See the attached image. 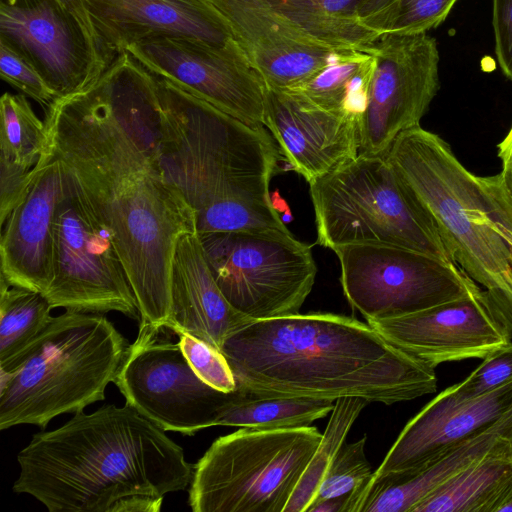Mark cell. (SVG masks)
<instances>
[{"label": "cell", "mask_w": 512, "mask_h": 512, "mask_svg": "<svg viewBox=\"0 0 512 512\" xmlns=\"http://www.w3.org/2000/svg\"><path fill=\"white\" fill-rule=\"evenodd\" d=\"M31 170L0 156V224L4 225L13 209L23 199L31 178Z\"/></svg>", "instance_id": "d590c367"}, {"label": "cell", "mask_w": 512, "mask_h": 512, "mask_svg": "<svg viewBox=\"0 0 512 512\" xmlns=\"http://www.w3.org/2000/svg\"><path fill=\"white\" fill-rule=\"evenodd\" d=\"M177 335L184 356L200 379L225 393L237 389L233 371L220 350L189 333L180 332Z\"/></svg>", "instance_id": "1f68e13d"}, {"label": "cell", "mask_w": 512, "mask_h": 512, "mask_svg": "<svg viewBox=\"0 0 512 512\" xmlns=\"http://www.w3.org/2000/svg\"><path fill=\"white\" fill-rule=\"evenodd\" d=\"M264 126L290 167L308 183L360 152L359 118L322 109L293 91L266 87Z\"/></svg>", "instance_id": "d6986e66"}, {"label": "cell", "mask_w": 512, "mask_h": 512, "mask_svg": "<svg viewBox=\"0 0 512 512\" xmlns=\"http://www.w3.org/2000/svg\"><path fill=\"white\" fill-rule=\"evenodd\" d=\"M497 512H512V494L508 499L498 508Z\"/></svg>", "instance_id": "b9f144b4"}, {"label": "cell", "mask_w": 512, "mask_h": 512, "mask_svg": "<svg viewBox=\"0 0 512 512\" xmlns=\"http://www.w3.org/2000/svg\"><path fill=\"white\" fill-rule=\"evenodd\" d=\"M221 352L237 387L259 397H360L391 405L437 390L435 368L344 315L253 320L231 333Z\"/></svg>", "instance_id": "7a4b0ae2"}, {"label": "cell", "mask_w": 512, "mask_h": 512, "mask_svg": "<svg viewBox=\"0 0 512 512\" xmlns=\"http://www.w3.org/2000/svg\"><path fill=\"white\" fill-rule=\"evenodd\" d=\"M0 41L26 58L57 98L84 91L110 65L95 38L58 0L0 3Z\"/></svg>", "instance_id": "9a60e30c"}, {"label": "cell", "mask_w": 512, "mask_h": 512, "mask_svg": "<svg viewBox=\"0 0 512 512\" xmlns=\"http://www.w3.org/2000/svg\"><path fill=\"white\" fill-rule=\"evenodd\" d=\"M0 75L2 80L48 108L57 98L35 67L21 54L0 41Z\"/></svg>", "instance_id": "d6a6232c"}, {"label": "cell", "mask_w": 512, "mask_h": 512, "mask_svg": "<svg viewBox=\"0 0 512 512\" xmlns=\"http://www.w3.org/2000/svg\"><path fill=\"white\" fill-rule=\"evenodd\" d=\"M512 380V341L482 358L481 363L462 381L455 383L464 396L488 393Z\"/></svg>", "instance_id": "836d02e7"}, {"label": "cell", "mask_w": 512, "mask_h": 512, "mask_svg": "<svg viewBox=\"0 0 512 512\" xmlns=\"http://www.w3.org/2000/svg\"><path fill=\"white\" fill-rule=\"evenodd\" d=\"M366 440L367 436L364 435L355 442L342 445L325 474L314 501L353 494L354 505L355 498L373 474L365 455Z\"/></svg>", "instance_id": "4dcf8cb0"}, {"label": "cell", "mask_w": 512, "mask_h": 512, "mask_svg": "<svg viewBox=\"0 0 512 512\" xmlns=\"http://www.w3.org/2000/svg\"><path fill=\"white\" fill-rule=\"evenodd\" d=\"M457 0H394L371 24L381 34L427 33L440 25Z\"/></svg>", "instance_id": "f546056e"}, {"label": "cell", "mask_w": 512, "mask_h": 512, "mask_svg": "<svg viewBox=\"0 0 512 512\" xmlns=\"http://www.w3.org/2000/svg\"><path fill=\"white\" fill-rule=\"evenodd\" d=\"M226 299L206 262L197 233L182 235L171 273V316L167 330L189 333L221 351L225 339L251 322Z\"/></svg>", "instance_id": "7402d4cb"}, {"label": "cell", "mask_w": 512, "mask_h": 512, "mask_svg": "<svg viewBox=\"0 0 512 512\" xmlns=\"http://www.w3.org/2000/svg\"><path fill=\"white\" fill-rule=\"evenodd\" d=\"M512 494V446L491 452L418 503L412 512H497Z\"/></svg>", "instance_id": "603a6c76"}, {"label": "cell", "mask_w": 512, "mask_h": 512, "mask_svg": "<svg viewBox=\"0 0 512 512\" xmlns=\"http://www.w3.org/2000/svg\"><path fill=\"white\" fill-rule=\"evenodd\" d=\"M317 243L407 248L451 261L431 221L386 158L359 153L309 183Z\"/></svg>", "instance_id": "52a82bcc"}, {"label": "cell", "mask_w": 512, "mask_h": 512, "mask_svg": "<svg viewBox=\"0 0 512 512\" xmlns=\"http://www.w3.org/2000/svg\"><path fill=\"white\" fill-rule=\"evenodd\" d=\"M333 251L344 295L367 322L416 313L482 288L455 263L407 248L348 244Z\"/></svg>", "instance_id": "8fae6325"}, {"label": "cell", "mask_w": 512, "mask_h": 512, "mask_svg": "<svg viewBox=\"0 0 512 512\" xmlns=\"http://www.w3.org/2000/svg\"><path fill=\"white\" fill-rule=\"evenodd\" d=\"M58 1L62 4V6L64 8H66L68 11H70L84 25V27L88 30V32L95 38V40L99 44L83 0H58Z\"/></svg>", "instance_id": "ab89813d"}, {"label": "cell", "mask_w": 512, "mask_h": 512, "mask_svg": "<svg viewBox=\"0 0 512 512\" xmlns=\"http://www.w3.org/2000/svg\"><path fill=\"white\" fill-rule=\"evenodd\" d=\"M369 403L360 397H341L335 401L325 432L290 496L284 512L307 511L331 463L344 444L349 430Z\"/></svg>", "instance_id": "83f0119b"}, {"label": "cell", "mask_w": 512, "mask_h": 512, "mask_svg": "<svg viewBox=\"0 0 512 512\" xmlns=\"http://www.w3.org/2000/svg\"><path fill=\"white\" fill-rule=\"evenodd\" d=\"M386 160L431 221L453 263L485 290L512 328V249L493 218L480 177L439 135L403 131Z\"/></svg>", "instance_id": "5b68a950"}, {"label": "cell", "mask_w": 512, "mask_h": 512, "mask_svg": "<svg viewBox=\"0 0 512 512\" xmlns=\"http://www.w3.org/2000/svg\"><path fill=\"white\" fill-rule=\"evenodd\" d=\"M375 69L374 57L364 51L341 54L309 80L291 89L312 104L357 118L366 109Z\"/></svg>", "instance_id": "d4e9b609"}, {"label": "cell", "mask_w": 512, "mask_h": 512, "mask_svg": "<svg viewBox=\"0 0 512 512\" xmlns=\"http://www.w3.org/2000/svg\"><path fill=\"white\" fill-rule=\"evenodd\" d=\"M46 142L45 123L26 96L5 92L0 99V156L33 169Z\"/></svg>", "instance_id": "f1b7e54d"}, {"label": "cell", "mask_w": 512, "mask_h": 512, "mask_svg": "<svg viewBox=\"0 0 512 512\" xmlns=\"http://www.w3.org/2000/svg\"><path fill=\"white\" fill-rule=\"evenodd\" d=\"M167 329H139L114 379L125 404L164 431L192 436L214 426L235 391H219L200 379Z\"/></svg>", "instance_id": "7c38bea8"}, {"label": "cell", "mask_w": 512, "mask_h": 512, "mask_svg": "<svg viewBox=\"0 0 512 512\" xmlns=\"http://www.w3.org/2000/svg\"><path fill=\"white\" fill-rule=\"evenodd\" d=\"M47 143L75 175L112 232L135 294L139 329H167L171 273L196 214L161 168L157 116L123 100L97 99L46 124Z\"/></svg>", "instance_id": "6da1fadb"}, {"label": "cell", "mask_w": 512, "mask_h": 512, "mask_svg": "<svg viewBox=\"0 0 512 512\" xmlns=\"http://www.w3.org/2000/svg\"><path fill=\"white\" fill-rule=\"evenodd\" d=\"M127 341L101 313L66 310L1 371L0 429L45 428L55 417L105 400L125 358Z\"/></svg>", "instance_id": "8992f818"}, {"label": "cell", "mask_w": 512, "mask_h": 512, "mask_svg": "<svg viewBox=\"0 0 512 512\" xmlns=\"http://www.w3.org/2000/svg\"><path fill=\"white\" fill-rule=\"evenodd\" d=\"M155 78L163 110L161 168L193 208L197 234L289 231L270 196L279 151L265 126L245 124Z\"/></svg>", "instance_id": "277c9868"}, {"label": "cell", "mask_w": 512, "mask_h": 512, "mask_svg": "<svg viewBox=\"0 0 512 512\" xmlns=\"http://www.w3.org/2000/svg\"><path fill=\"white\" fill-rule=\"evenodd\" d=\"M353 494L314 501L306 512H351Z\"/></svg>", "instance_id": "74e56055"}, {"label": "cell", "mask_w": 512, "mask_h": 512, "mask_svg": "<svg viewBox=\"0 0 512 512\" xmlns=\"http://www.w3.org/2000/svg\"><path fill=\"white\" fill-rule=\"evenodd\" d=\"M64 166L66 183L55 219L53 279L44 296L52 308L101 314L117 311L140 319L112 232Z\"/></svg>", "instance_id": "30bf717a"}, {"label": "cell", "mask_w": 512, "mask_h": 512, "mask_svg": "<svg viewBox=\"0 0 512 512\" xmlns=\"http://www.w3.org/2000/svg\"><path fill=\"white\" fill-rule=\"evenodd\" d=\"M493 29L497 60L512 80V0H493Z\"/></svg>", "instance_id": "8d00e7d4"}, {"label": "cell", "mask_w": 512, "mask_h": 512, "mask_svg": "<svg viewBox=\"0 0 512 512\" xmlns=\"http://www.w3.org/2000/svg\"><path fill=\"white\" fill-rule=\"evenodd\" d=\"M99 45L111 64L133 43L186 37L225 45L233 36L208 0H83Z\"/></svg>", "instance_id": "44dd1931"}, {"label": "cell", "mask_w": 512, "mask_h": 512, "mask_svg": "<svg viewBox=\"0 0 512 512\" xmlns=\"http://www.w3.org/2000/svg\"><path fill=\"white\" fill-rule=\"evenodd\" d=\"M17 461L13 491L50 512H125L136 497L185 490L193 475L183 448L126 404L34 434Z\"/></svg>", "instance_id": "3957f363"}, {"label": "cell", "mask_w": 512, "mask_h": 512, "mask_svg": "<svg viewBox=\"0 0 512 512\" xmlns=\"http://www.w3.org/2000/svg\"><path fill=\"white\" fill-rule=\"evenodd\" d=\"M198 236L212 276L239 312L251 320L299 313L317 274L310 245L279 230Z\"/></svg>", "instance_id": "9c48e42d"}, {"label": "cell", "mask_w": 512, "mask_h": 512, "mask_svg": "<svg viewBox=\"0 0 512 512\" xmlns=\"http://www.w3.org/2000/svg\"><path fill=\"white\" fill-rule=\"evenodd\" d=\"M365 52L375 69L359 121V153L385 158L399 134L420 125L436 96L440 57L427 33L381 34Z\"/></svg>", "instance_id": "4fadbf2b"}, {"label": "cell", "mask_w": 512, "mask_h": 512, "mask_svg": "<svg viewBox=\"0 0 512 512\" xmlns=\"http://www.w3.org/2000/svg\"><path fill=\"white\" fill-rule=\"evenodd\" d=\"M394 0H362L360 6L361 21L371 29L373 21L393 2ZM374 31V30H373Z\"/></svg>", "instance_id": "f35d334b"}, {"label": "cell", "mask_w": 512, "mask_h": 512, "mask_svg": "<svg viewBox=\"0 0 512 512\" xmlns=\"http://www.w3.org/2000/svg\"><path fill=\"white\" fill-rule=\"evenodd\" d=\"M511 407L512 380L476 397L461 395L454 384L447 387L407 422L369 482L423 466L492 425Z\"/></svg>", "instance_id": "ffe728a7"}, {"label": "cell", "mask_w": 512, "mask_h": 512, "mask_svg": "<svg viewBox=\"0 0 512 512\" xmlns=\"http://www.w3.org/2000/svg\"><path fill=\"white\" fill-rule=\"evenodd\" d=\"M0 370L10 372L50 323L53 309L40 292L0 278Z\"/></svg>", "instance_id": "4316f807"}, {"label": "cell", "mask_w": 512, "mask_h": 512, "mask_svg": "<svg viewBox=\"0 0 512 512\" xmlns=\"http://www.w3.org/2000/svg\"><path fill=\"white\" fill-rule=\"evenodd\" d=\"M225 19L267 88L291 90L341 54L308 35L267 0H208Z\"/></svg>", "instance_id": "e0dca14e"}, {"label": "cell", "mask_w": 512, "mask_h": 512, "mask_svg": "<svg viewBox=\"0 0 512 512\" xmlns=\"http://www.w3.org/2000/svg\"><path fill=\"white\" fill-rule=\"evenodd\" d=\"M480 182L498 229L512 249V164H502L498 174L480 177Z\"/></svg>", "instance_id": "e575fe53"}, {"label": "cell", "mask_w": 512, "mask_h": 512, "mask_svg": "<svg viewBox=\"0 0 512 512\" xmlns=\"http://www.w3.org/2000/svg\"><path fill=\"white\" fill-rule=\"evenodd\" d=\"M335 401L302 397H259L237 387L214 426L285 429L309 426L332 412Z\"/></svg>", "instance_id": "484cf974"}, {"label": "cell", "mask_w": 512, "mask_h": 512, "mask_svg": "<svg viewBox=\"0 0 512 512\" xmlns=\"http://www.w3.org/2000/svg\"><path fill=\"white\" fill-rule=\"evenodd\" d=\"M368 324L394 347L433 368L482 359L512 341L483 288L416 313Z\"/></svg>", "instance_id": "2e32d148"}, {"label": "cell", "mask_w": 512, "mask_h": 512, "mask_svg": "<svg viewBox=\"0 0 512 512\" xmlns=\"http://www.w3.org/2000/svg\"><path fill=\"white\" fill-rule=\"evenodd\" d=\"M65 183L63 162L45 147L23 199L2 226L0 278L10 286L47 292L53 279L56 210Z\"/></svg>", "instance_id": "ac0fdd59"}, {"label": "cell", "mask_w": 512, "mask_h": 512, "mask_svg": "<svg viewBox=\"0 0 512 512\" xmlns=\"http://www.w3.org/2000/svg\"><path fill=\"white\" fill-rule=\"evenodd\" d=\"M151 74L250 126H264L266 85L233 39L211 45L186 37H154L125 51Z\"/></svg>", "instance_id": "5bb4252c"}, {"label": "cell", "mask_w": 512, "mask_h": 512, "mask_svg": "<svg viewBox=\"0 0 512 512\" xmlns=\"http://www.w3.org/2000/svg\"><path fill=\"white\" fill-rule=\"evenodd\" d=\"M42 0H0V3L16 6H28L38 3Z\"/></svg>", "instance_id": "60d3db41"}, {"label": "cell", "mask_w": 512, "mask_h": 512, "mask_svg": "<svg viewBox=\"0 0 512 512\" xmlns=\"http://www.w3.org/2000/svg\"><path fill=\"white\" fill-rule=\"evenodd\" d=\"M319 42L337 50L364 51L379 35L360 18L362 0H267Z\"/></svg>", "instance_id": "cb8c5ba5"}, {"label": "cell", "mask_w": 512, "mask_h": 512, "mask_svg": "<svg viewBox=\"0 0 512 512\" xmlns=\"http://www.w3.org/2000/svg\"><path fill=\"white\" fill-rule=\"evenodd\" d=\"M322 433L314 426L242 427L217 438L193 466V512H284Z\"/></svg>", "instance_id": "ba28073f"}]
</instances>
